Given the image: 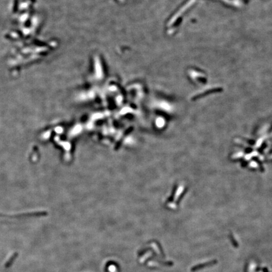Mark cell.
I'll use <instances>...</instances> for the list:
<instances>
[{
  "mask_svg": "<svg viewBox=\"0 0 272 272\" xmlns=\"http://www.w3.org/2000/svg\"><path fill=\"white\" fill-rule=\"evenodd\" d=\"M216 263V261H211L207 262V263H202V264L198 265L194 267L191 270L192 271H195L196 270H201V269H203V268H205L206 267H210L211 265L215 264Z\"/></svg>",
  "mask_w": 272,
  "mask_h": 272,
  "instance_id": "obj_1",
  "label": "cell"
}]
</instances>
